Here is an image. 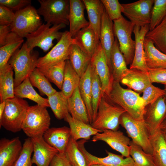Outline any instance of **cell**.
I'll use <instances>...</instances> for the list:
<instances>
[{"mask_svg":"<svg viewBox=\"0 0 166 166\" xmlns=\"http://www.w3.org/2000/svg\"><path fill=\"white\" fill-rule=\"evenodd\" d=\"M115 37L117 38L119 49L125 58L127 65L132 63L134 54L135 42L132 39L134 26L122 16L113 21Z\"/></svg>","mask_w":166,"mask_h":166,"instance_id":"cell-10","label":"cell"},{"mask_svg":"<svg viewBox=\"0 0 166 166\" xmlns=\"http://www.w3.org/2000/svg\"><path fill=\"white\" fill-rule=\"evenodd\" d=\"M144 46L146 63L149 69L166 68V54L157 49L152 41L145 38Z\"/></svg>","mask_w":166,"mask_h":166,"instance_id":"cell-28","label":"cell"},{"mask_svg":"<svg viewBox=\"0 0 166 166\" xmlns=\"http://www.w3.org/2000/svg\"><path fill=\"white\" fill-rule=\"evenodd\" d=\"M148 74L152 83H156L166 85V68L149 69Z\"/></svg>","mask_w":166,"mask_h":166,"instance_id":"cell-49","label":"cell"},{"mask_svg":"<svg viewBox=\"0 0 166 166\" xmlns=\"http://www.w3.org/2000/svg\"><path fill=\"white\" fill-rule=\"evenodd\" d=\"M66 61L59 62L47 68H38L48 80L54 83L61 90L63 81Z\"/></svg>","mask_w":166,"mask_h":166,"instance_id":"cell-40","label":"cell"},{"mask_svg":"<svg viewBox=\"0 0 166 166\" xmlns=\"http://www.w3.org/2000/svg\"><path fill=\"white\" fill-rule=\"evenodd\" d=\"M166 118V103L163 96L154 103L146 106L143 120L152 139L160 131V126Z\"/></svg>","mask_w":166,"mask_h":166,"instance_id":"cell-13","label":"cell"},{"mask_svg":"<svg viewBox=\"0 0 166 166\" xmlns=\"http://www.w3.org/2000/svg\"><path fill=\"white\" fill-rule=\"evenodd\" d=\"M109 96L134 119L143 120L145 105L140 94L129 89H124L120 82L114 81Z\"/></svg>","mask_w":166,"mask_h":166,"instance_id":"cell-2","label":"cell"},{"mask_svg":"<svg viewBox=\"0 0 166 166\" xmlns=\"http://www.w3.org/2000/svg\"><path fill=\"white\" fill-rule=\"evenodd\" d=\"M105 10L112 21L117 20L122 15L123 8L118 0H101Z\"/></svg>","mask_w":166,"mask_h":166,"instance_id":"cell-46","label":"cell"},{"mask_svg":"<svg viewBox=\"0 0 166 166\" xmlns=\"http://www.w3.org/2000/svg\"><path fill=\"white\" fill-rule=\"evenodd\" d=\"M69 32L73 38L79 30L89 26V22L85 17L84 11L85 7L83 1L69 0Z\"/></svg>","mask_w":166,"mask_h":166,"instance_id":"cell-22","label":"cell"},{"mask_svg":"<svg viewBox=\"0 0 166 166\" xmlns=\"http://www.w3.org/2000/svg\"><path fill=\"white\" fill-rule=\"evenodd\" d=\"M166 18V0H154L152 11L149 30L153 29Z\"/></svg>","mask_w":166,"mask_h":166,"instance_id":"cell-44","label":"cell"},{"mask_svg":"<svg viewBox=\"0 0 166 166\" xmlns=\"http://www.w3.org/2000/svg\"><path fill=\"white\" fill-rule=\"evenodd\" d=\"M71 137L70 129L66 126L49 128L43 136L45 142L61 154H65Z\"/></svg>","mask_w":166,"mask_h":166,"instance_id":"cell-21","label":"cell"},{"mask_svg":"<svg viewBox=\"0 0 166 166\" xmlns=\"http://www.w3.org/2000/svg\"><path fill=\"white\" fill-rule=\"evenodd\" d=\"M33 150L32 139L29 137L25 140L19 156L13 166H32Z\"/></svg>","mask_w":166,"mask_h":166,"instance_id":"cell-45","label":"cell"},{"mask_svg":"<svg viewBox=\"0 0 166 166\" xmlns=\"http://www.w3.org/2000/svg\"><path fill=\"white\" fill-rule=\"evenodd\" d=\"M142 97L145 106L156 101L164 94V89L156 87L152 84L147 87L143 92Z\"/></svg>","mask_w":166,"mask_h":166,"instance_id":"cell-47","label":"cell"},{"mask_svg":"<svg viewBox=\"0 0 166 166\" xmlns=\"http://www.w3.org/2000/svg\"><path fill=\"white\" fill-rule=\"evenodd\" d=\"M73 44V38L69 31L63 32L57 44L45 56L38 58L37 68L46 69L59 62L69 60V51Z\"/></svg>","mask_w":166,"mask_h":166,"instance_id":"cell-11","label":"cell"},{"mask_svg":"<svg viewBox=\"0 0 166 166\" xmlns=\"http://www.w3.org/2000/svg\"><path fill=\"white\" fill-rule=\"evenodd\" d=\"M64 119L69 125L71 137L76 141L80 139L89 140L91 136L103 132L93 128L90 124L74 118L69 113Z\"/></svg>","mask_w":166,"mask_h":166,"instance_id":"cell-26","label":"cell"},{"mask_svg":"<svg viewBox=\"0 0 166 166\" xmlns=\"http://www.w3.org/2000/svg\"><path fill=\"white\" fill-rule=\"evenodd\" d=\"M10 25L0 26V47L4 45L6 42L7 38L11 32Z\"/></svg>","mask_w":166,"mask_h":166,"instance_id":"cell-52","label":"cell"},{"mask_svg":"<svg viewBox=\"0 0 166 166\" xmlns=\"http://www.w3.org/2000/svg\"><path fill=\"white\" fill-rule=\"evenodd\" d=\"M6 106L1 118L0 127L14 133L22 130V125L30 107L27 102L16 96L6 101Z\"/></svg>","mask_w":166,"mask_h":166,"instance_id":"cell-4","label":"cell"},{"mask_svg":"<svg viewBox=\"0 0 166 166\" xmlns=\"http://www.w3.org/2000/svg\"><path fill=\"white\" fill-rule=\"evenodd\" d=\"M69 113L74 119L90 124L86 106L81 95L79 86L68 99Z\"/></svg>","mask_w":166,"mask_h":166,"instance_id":"cell-27","label":"cell"},{"mask_svg":"<svg viewBox=\"0 0 166 166\" xmlns=\"http://www.w3.org/2000/svg\"><path fill=\"white\" fill-rule=\"evenodd\" d=\"M120 82L127 86L128 89H133L139 94L152 84L148 73L136 69H128Z\"/></svg>","mask_w":166,"mask_h":166,"instance_id":"cell-24","label":"cell"},{"mask_svg":"<svg viewBox=\"0 0 166 166\" xmlns=\"http://www.w3.org/2000/svg\"><path fill=\"white\" fill-rule=\"evenodd\" d=\"M130 146V155L134 161L133 166H155L152 155L145 152L132 140Z\"/></svg>","mask_w":166,"mask_h":166,"instance_id":"cell-42","label":"cell"},{"mask_svg":"<svg viewBox=\"0 0 166 166\" xmlns=\"http://www.w3.org/2000/svg\"><path fill=\"white\" fill-rule=\"evenodd\" d=\"M15 14L10 30L22 38L35 31L42 24L37 10L31 5L15 11Z\"/></svg>","mask_w":166,"mask_h":166,"instance_id":"cell-9","label":"cell"},{"mask_svg":"<svg viewBox=\"0 0 166 166\" xmlns=\"http://www.w3.org/2000/svg\"><path fill=\"white\" fill-rule=\"evenodd\" d=\"M149 30V24L142 27L134 26L133 33L135 38V49L133 59L130 65V69H136L148 73L149 69L146 63L144 43L145 35Z\"/></svg>","mask_w":166,"mask_h":166,"instance_id":"cell-17","label":"cell"},{"mask_svg":"<svg viewBox=\"0 0 166 166\" xmlns=\"http://www.w3.org/2000/svg\"><path fill=\"white\" fill-rule=\"evenodd\" d=\"M91 73L90 62L86 70L81 77L79 85L81 95L87 108L90 124L93 121V116L92 104Z\"/></svg>","mask_w":166,"mask_h":166,"instance_id":"cell-30","label":"cell"},{"mask_svg":"<svg viewBox=\"0 0 166 166\" xmlns=\"http://www.w3.org/2000/svg\"><path fill=\"white\" fill-rule=\"evenodd\" d=\"M164 94L163 95V97L164 98V100L166 103V85H164Z\"/></svg>","mask_w":166,"mask_h":166,"instance_id":"cell-55","label":"cell"},{"mask_svg":"<svg viewBox=\"0 0 166 166\" xmlns=\"http://www.w3.org/2000/svg\"><path fill=\"white\" fill-rule=\"evenodd\" d=\"M22 145L19 137L0 140V166H13L21 153Z\"/></svg>","mask_w":166,"mask_h":166,"instance_id":"cell-19","label":"cell"},{"mask_svg":"<svg viewBox=\"0 0 166 166\" xmlns=\"http://www.w3.org/2000/svg\"><path fill=\"white\" fill-rule=\"evenodd\" d=\"M50 107L56 117L58 120L65 119L69 113L68 99L61 91H56L48 97Z\"/></svg>","mask_w":166,"mask_h":166,"instance_id":"cell-36","label":"cell"},{"mask_svg":"<svg viewBox=\"0 0 166 166\" xmlns=\"http://www.w3.org/2000/svg\"><path fill=\"white\" fill-rule=\"evenodd\" d=\"M89 166H105L100 164H94L89 165Z\"/></svg>","mask_w":166,"mask_h":166,"instance_id":"cell-56","label":"cell"},{"mask_svg":"<svg viewBox=\"0 0 166 166\" xmlns=\"http://www.w3.org/2000/svg\"><path fill=\"white\" fill-rule=\"evenodd\" d=\"M29 77L14 89L15 96L23 98H27L39 105L46 107H50L48 99L42 97L34 89Z\"/></svg>","mask_w":166,"mask_h":166,"instance_id":"cell-34","label":"cell"},{"mask_svg":"<svg viewBox=\"0 0 166 166\" xmlns=\"http://www.w3.org/2000/svg\"><path fill=\"white\" fill-rule=\"evenodd\" d=\"M68 166H72L69 163Z\"/></svg>","mask_w":166,"mask_h":166,"instance_id":"cell-58","label":"cell"},{"mask_svg":"<svg viewBox=\"0 0 166 166\" xmlns=\"http://www.w3.org/2000/svg\"><path fill=\"white\" fill-rule=\"evenodd\" d=\"M38 53L28 48L26 42L10 59L8 63L15 73L14 88L21 84L37 67Z\"/></svg>","mask_w":166,"mask_h":166,"instance_id":"cell-3","label":"cell"},{"mask_svg":"<svg viewBox=\"0 0 166 166\" xmlns=\"http://www.w3.org/2000/svg\"><path fill=\"white\" fill-rule=\"evenodd\" d=\"M126 111L113 101L109 95L102 93L96 116L90 125L102 131L106 130H117L120 117Z\"/></svg>","mask_w":166,"mask_h":166,"instance_id":"cell-1","label":"cell"},{"mask_svg":"<svg viewBox=\"0 0 166 166\" xmlns=\"http://www.w3.org/2000/svg\"><path fill=\"white\" fill-rule=\"evenodd\" d=\"M102 141L113 149L120 153L124 157L130 156L129 138L120 130H106L94 136L92 141Z\"/></svg>","mask_w":166,"mask_h":166,"instance_id":"cell-14","label":"cell"},{"mask_svg":"<svg viewBox=\"0 0 166 166\" xmlns=\"http://www.w3.org/2000/svg\"><path fill=\"white\" fill-rule=\"evenodd\" d=\"M13 68L9 64L0 70V102L15 97Z\"/></svg>","mask_w":166,"mask_h":166,"instance_id":"cell-32","label":"cell"},{"mask_svg":"<svg viewBox=\"0 0 166 166\" xmlns=\"http://www.w3.org/2000/svg\"><path fill=\"white\" fill-rule=\"evenodd\" d=\"M6 101L0 102V119L1 118L4 110L6 106Z\"/></svg>","mask_w":166,"mask_h":166,"instance_id":"cell-53","label":"cell"},{"mask_svg":"<svg viewBox=\"0 0 166 166\" xmlns=\"http://www.w3.org/2000/svg\"><path fill=\"white\" fill-rule=\"evenodd\" d=\"M69 163L65 154L58 153L53 157L49 166H68Z\"/></svg>","mask_w":166,"mask_h":166,"instance_id":"cell-51","label":"cell"},{"mask_svg":"<svg viewBox=\"0 0 166 166\" xmlns=\"http://www.w3.org/2000/svg\"><path fill=\"white\" fill-rule=\"evenodd\" d=\"M80 77L73 69L69 60L66 61L63 81L61 91L67 98L79 86Z\"/></svg>","mask_w":166,"mask_h":166,"instance_id":"cell-35","label":"cell"},{"mask_svg":"<svg viewBox=\"0 0 166 166\" xmlns=\"http://www.w3.org/2000/svg\"><path fill=\"white\" fill-rule=\"evenodd\" d=\"M115 37L114 23L109 17L105 9L102 17L99 40L105 54L107 63L112 73L110 57Z\"/></svg>","mask_w":166,"mask_h":166,"instance_id":"cell-18","label":"cell"},{"mask_svg":"<svg viewBox=\"0 0 166 166\" xmlns=\"http://www.w3.org/2000/svg\"><path fill=\"white\" fill-rule=\"evenodd\" d=\"M51 25L47 23L42 24L36 31L27 35L25 37L26 43L28 48L32 50L34 47H38L46 52L53 46L54 40L58 41L63 34L59 30L66 25L62 24L50 27Z\"/></svg>","mask_w":166,"mask_h":166,"instance_id":"cell-7","label":"cell"},{"mask_svg":"<svg viewBox=\"0 0 166 166\" xmlns=\"http://www.w3.org/2000/svg\"><path fill=\"white\" fill-rule=\"evenodd\" d=\"M152 144L155 166H166V144L161 131L153 137Z\"/></svg>","mask_w":166,"mask_h":166,"instance_id":"cell-39","label":"cell"},{"mask_svg":"<svg viewBox=\"0 0 166 166\" xmlns=\"http://www.w3.org/2000/svg\"><path fill=\"white\" fill-rule=\"evenodd\" d=\"M119 124L125 129L134 143L141 147L145 152L152 155V139L144 120H136L125 112L120 117Z\"/></svg>","mask_w":166,"mask_h":166,"instance_id":"cell-5","label":"cell"},{"mask_svg":"<svg viewBox=\"0 0 166 166\" xmlns=\"http://www.w3.org/2000/svg\"><path fill=\"white\" fill-rule=\"evenodd\" d=\"M31 2L30 0H0V5L17 11L31 5Z\"/></svg>","mask_w":166,"mask_h":166,"instance_id":"cell-48","label":"cell"},{"mask_svg":"<svg viewBox=\"0 0 166 166\" xmlns=\"http://www.w3.org/2000/svg\"><path fill=\"white\" fill-rule=\"evenodd\" d=\"M163 134L164 139V141L165 142V143L166 144V134L163 133Z\"/></svg>","mask_w":166,"mask_h":166,"instance_id":"cell-57","label":"cell"},{"mask_svg":"<svg viewBox=\"0 0 166 166\" xmlns=\"http://www.w3.org/2000/svg\"><path fill=\"white\" fill-rule=\"evenodd\" d=\"M89 20V26L94 32L99 40L100 34L104 7L101 0H83ZM100 41V40H99Z\"/></svg>","mask_w":166,"mask_h":166,"instance_id":"cell-25","label":"cell"},{"mask_svg":"<svg viewBox=\"0 0 166 166\" xmlns=\"http://www.w3.org/2000/svg\"><path fill=\"white\" fill-rule=\"evenodd\" d=\"M91 57L82 51L77 45L73 44L71 47L69 60L75 71L81 77L86 70Z\"/></svg>","mask_w":166,"mask_h":166,"instance_id":"cell-33","label":"cell"},{"mask_svg":"<svg viewBox=\"0 0 166 166\" xmlns=\"http://www.w3.org/2000/svg\"><path fill=\"white\" fill-rule=\"evenodd\" d=\"M154 0H140L122 4V13L134 26L140 27L149 24Z\"/></svg>","mask_w":166,"mask_h":166,"instance_id":"cell-12","label":"cell"},{"mask_svg":"<svg viewBox=\"0 0 166 166\" xmlns=\"http://www.w3.org/2000/svg\"><path fill=\"white\" fill-rule=\"evenodd\" d=\"M29 78L32 85L37 88L42 95H46L48 97L57 91L52 87L47 78L37 68L32 72Z\"/></svg>","mask_w":166,"mask_h":166,"instance_id":"cell-38","label":"cell"},{"mask_svg":"<svg viewBox=\"0 0 166 166\" xmlns=\"http://www.w3.org/2000/svg\"><path fill=\"white\" fill-rule=\"evenodd\" d=\"M145 38L150 40L155 47L166 54V18L146 34Z\"/></svg>","mask_w":166,"mask_h":166,"instance_id":"cell-37","label":"cell"},{"mask_svg":"<svg viewBox=\"0 0 166 166\" xmlns=\"http://www.w3.org/2000/svg\"><path fill=\"white\" fill-rule=\"evenodd\" d=\"M91 63L92 65L91 95L93 113V121L96 117L97 111L98 104L102 93V84L94 66L91 62Z\"/></svg>","mask_w":166,"mask_h":166,"instance_id":"cell-43","label":"cell"},{"mask_svg":"<svg viewBox=\"0 0 166 166\" xmlns=\"http://www.w3.org/2000/svg\"><path fill=\"white\" fill-rule=\"evenodd\" d=\"M65 154L72 166H89L86 158L78 148L77 142L71 137Z\"/></svg>","mask_w":166,"mask_h":166,"instance_id":"cell-41","label":"cell"},{"mask_svg":"<svg viewBox=\"0 0 166 166\" xmlns=\"http://www.w3.org/2000/svg\"><path fill=\"white\" fill-rule=\"evenodd\" d=\"M73 43L92 57L100 41L94 31L89 26L79 30L73 38Z\"/></svg>","mask_w":166,"mask_h":166,"instance_id":"cell-23","label":"cell"},{"mask_svg":"<svg viewBox=\"0 0 166 166\" xmlns=\"http://www.w3.org/2000/svg\"><path fill=\"white\" fill-rule=\"evenodd\" d=\"M110 61L114 81L120 82L128 69L127 67L124 57L120 49L119 44L116 37L111 52Z\"/></svg>","mask_w":166,"mask_h":166,"instance_id":"cell-29","label":"cell"},{"mask_svg":"<svg viewBox=\"0 0 166 166\" xmlns=\"http://www.w3.org/2000/svg\"><path fill=\"white\" fill-rule=\"evenodd\" d=\"M15 16V13L8 8L0 5V25H10Z\"/></svg>","mask_w":166,"mask_h":166,"instance_id":"cell-50","label":"cell"},{"mask_svg":"<svg viewBox=\"0 0 166 166\" xmlns=\"http://www.w3.org/2000/svg\"><path fill=\"white\" fill-rule=\"evenodd\" d=\"M23 42V38L17 33L12 32L10 33L6 44L0 47V70L8 64L11 56L18 49Z\"/></svg>","mask_w":166,"mask_h":166,"instance_id":"cell-31","label":"cell"},{"mask_svg":"<svg viewBox=\"0 0 166 166\" xmlns=\"http://www.w3.org/2000/svg\"><path fill=\"white\" fill-rule=\"evenodd\" d=\"M34 147L33 164L37 166H49L54 156L58 153L44 140L43 136L32 138Z\"/></svg>","mask_w":166,"mask_h":166,"instance_id":"cell-20","label":"cell"},{"mask_svg":"<svg viewBox=\"0 0 166 166\" xmlns=\"http://www.w3.org/2000/svg\"><path fill=\"white\" fill-rule=\"evenodd\" d=\"M40 6L37 10L46 23L53 25L69 24L70 2L69 0H38Z\"/></svg>","mask_w":166,"mask_h":166,"instance_id":"cell-8","label":"cell"},{"mask_svg":"<svg viewBox=\"0 0 166 166\" xmlns=\"http://www.w3.org/2000/svg\"><path fill=\"white\" fill-rule=\"evenodd\" d=\"M50 120L46 107L38 104L30 106L22 125V130L31 138L43 136L49 128Z\"/></svg>","mask_w":166,"mask_h":166,"instance_id":"cell-6","label":"cell"},{"mask_svg":"<svg viewBox=\"0 0 166 166\" xmlns=\"http://www.w3.org/2000/svg\"><path fill=\"white\" fill-rule=\"evenodd\" d=\"M86 141L81 140L77 142L79 149L84 154L88 162V166L94 164H100L105 166H133L134 162L130 156L124 158L122 155H119L106 151L108 156L104 157H99L89 153L85 147L84 144Z\"/></svg>","mask_w":166,"mask_h":166,"instance_id":"cell-16","label":"cell"},{"mask_svg":"<svg viewBox=\"0 0 166 166\" xmlns=\"http://www.w3.org/2000/svg\"><path fill=\"white\" fill-rule=\"evenodd\" d=\"M160 128L163 133L166 134V118L161 124Z\"/></svg>","mask_w":166,"mask_h":166,"instance_id":"cell-54","label":"cell"},{"mask_svg":"<svg viewBox=\"0 0 166 166\" xmlns=\"http://www.w3.org/2000/svg\"><path fill=\"white\" fill-rule=\"evenodd\" d=\"M91 62L94 66L100 79L102 84V93H105L109 95L114 79L107 63L105 54L100 42L91 57Z\"/></svg>","mask_w":166,"mask_h":166,"instance_id":"cell-15","label":"cell"}]
</instances>
